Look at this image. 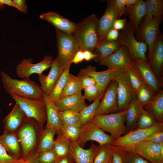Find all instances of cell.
I'll list each match as a JSON object with an SVG mask.
<instances>
[{"label":"cell","mask_w":163,"mask_h":163,"mask_svg":"<svg viewBox=\"0 0 163 163\" xmlns=\"http://www.w3.org/2000/svg\"><path fill=\"white\" fill-rule=\"evenodd\" d=\"M0 75L3 88L10 95L31 99L43 98V92L40 86L29 78L21 80L13 78L3 71L0 72Z\"/></svg>","instance_id":"1"},{"label":"cell","mask_w":163,"mask_h":163,"mask_svg":"<svg viewBox=\"0 0 163 163\" xmlns=\"http://www.w3.org/2000/svg\"><path fill=\"white\" fill-rule=\"evenodd\" d=\"M98 19L92 14L77 24V27L73 34L82 51L93 52L99 41L98 30Z\"/></svg>","instance_id":"2"},{"label":"cell","mask_w":163,"mask_h":163,"mask_svg":"<svg viewBox=\"0 0 163 163\" xmlns=\"http://www.w3.org/2000/svg\"><path fill=\"white\" fill-rule=\"evenodd\" d=\"M127 109L103 115H95L92 121L104 131L109 133L115 139L127 133L124 124Z\"/></svg>","instance_id":"3"},{"label":"cell","mask_w":163,"mask_h":163,"mask_svg":"<svg viewBox=\"0 0 163 163\" xmlns=\"http://www.w3.org/2000/svg\"><path fill=\"white\" fill-rule=\"evenodd\" d=\"M58 53L56 58L59 66L64 69L70 67L72 60L80 50L79 45L73 34L56 30Z\"/></svg>","instance_id":"4"},{"label":"cell","mask_w":163,"mask_h":163,"mask_svg":"<svg viewBox=\"0 0 163 163\" xmlns=\"http://www.w3.org/2000/svg\"><path fill=\"white\" fill-rule=\"evenodd\" d=\"M117 84V92L119 111L126 110L130 102L136 97V93L125 68H118L115 70L113 80Z\"/></svg>","instance_id":"5"},{"label":"cell","mask_w":163,"mask_h":163,"mask_svg":"<svg viewBox=\"0 0 163 163\" xmlns=\"http://www.w3.org/2000/svg\"><path fill=\"white\" fill-rule=\"evenodd\" d=\"M10 95L15 103L19 105L26 116L35 120L43 129L44 123L47 120L46 107L43 98L34 99L14 94Z\"/></svg>","instance_id":"6"},{"label":"cell","mask_w":163,"mask_h":163,"mask_svg":"<svg viewBox=\"0 0 163 163\" xmlns=\"http://www.w3.org/2000/svg\"><path fill=\"white\" fill-rule=\"evenodd\" d=\"M163 130V123L159 122L152 127L136 129L115 139L110 145L119 147L124 152H133L135 147L146 138L155 132Z\"/></svg>","instance_id":"7"},{"label":"cell","mask_w":163,"mask_h":163,"mask_svg":"<svg viewBox=\"0 0 163 163\" xmlns=\"http://www.w3.org/2000/svg\"><path fill=\"white\" fill-rule=\"evenodd\" d=\"M118 40L121 45L126 47L133 61L140 59L147 61L146 55L147 45L145 42L136 39L134 31L129 22H126L124 28L120 33Z\"/></svg>","instance_id":"8"},{"label":"cell","mask_w":163,"mask_h":163,"mask_svg":"<svg viewBox=\"0 0 163 163\" xmlns=\"http://www.w3.org/2000/svg\"><path fill=\"white\" fill-rule=\"evenodd\" d=\"M37 121L25 117L20 129L18 138L21 143L23 157L27 158L31 155L37 139V131L34 125Z\"/></svg>","instance_id":"9"},{"label":"cell","mask_w":163,"mask_h":163,"mask_svg":"<svg viewBox=\"0 0 163 163\" xmlns=\"http://www.w3.org/2000/svg\"><path fill=\"white\" fill-rule=\"evenodd\" d=\"M114 140L111 135L105 133L91 120L81 127L80 136L77 142L83 148L88 141H96L99 146H101L111 145Z\"/></svg>","instance_id":"10"},{"label":"cell","mask_w":163,"mask_h":163,"mask_svg":"<svg viewBox=\"0 0 163 163\" xmlns=\"http://www.w3.org/2000/svg\"><path fill=\"white\" fill-rule=\"evenodd\" d=\"M53 60L52 56L49 55L44 56L42 61L36 63H33L31 58L24 59L17 65L16 74L21 79L29 78L34 74L40 75L44 71L51 67Z\"/></svg>","instance_id":"11"},{"label":"cell","mask_w":163,"mask_h":163,"mask_svg":"<svg viewBox=\"0 0 163 163\" xmlns=\"http://www.w3.org/2000/svg\"><path fill=\"white\" fill-rule=\"evenodd\" d=\"M162 18V16H158L149 19H144L140 27L138 38L140 41L145 42L147 45L149 51L148 59L151 55L159 33V29Z\"/></svg>","instance_id":"12"},{"label":"cell","mask_w":163,"mask_h":163,"mask_svg":"<svg viewBox=\"0 0 163 163\" xmlns=\"http://www.w3.org/2000/svg\"><path fill=\"white\" fill-rule=\"evenodd\" d=\"M136 69L145 85L155 96L162 90V80L152 69L148 61L137 59L133 60Z\"/></svg>","instance_id":"13"},{"label":"cell","mask_w":163,"mask_h":163,"mask_svg":"<svg viewBox=\"0 0 163 163\" xmlns=\"http://www.w3.org/2000/svg\"><path fill=\"white\" fill-rule=\"evenodd\" d=\"M133 152L151 163H163V143L143 140L135 147Z\"/></svg>","instance_id":"14"},{"label":"cell","mask_w":163,"mask_h":163,"mask_svg":"<svg viewBox=\"0 0 163 163\" xmlns=\"http://www.w3.org/2000/svg\"><path fill=\"white\" fill-rule=\"evenodd\" d=\"M98 107L96 115H103L119 111L117 92V84L114 80L110 83Z\"/></svg>","instance_id":"15"},{"label":"cell","mask_w":163,"mask_h":163,"mask_svg":"<svg viewBox=\"0 0 163 163\" xmlns=\"http://www.w3.org/2000/svg\"><path fill=\"white\" fill-rule=\"evenodd\" d=\"M106 1L107 5L105 11L98 20L97 27L100 41L102 40L107 32L113 28L114 21L120 18L121 16L116 7L113 0Z\"/></svg>","instance_id":"16"},{"label":"cell","mask_w":163,"mask_h":163,"mask_svg":"<svg viewBox=\"0 0 163 163\" xmlns=\"http://www.w3.org/2000/svg\"><path fill=\"white\" fill-rule=\"evenodd\" d=\"M101 66H107L108 69L114 68H126L128 65L133 63L126 46L120 45L113 54L108 57L98 60Z\"/></svg>","instance_id":"17"},{"label":"cell","mask_w":163,"mask_h":163,"mask_svg":"<svg viewBox=\"0 0 163 163\" xmlns=\"http://www.w3.org/2000/svg\"><path fill=\"white\" fill-rule=\"evenodd\" d=\"M117 68L107 69L105 71L97 72L96 67L89 65L81 69L79 73L93 78L99 88L102 95L104 94L108 84L113 80V73Z\"/></svg>","instance_id":"18"},{"label":"cell","mask_w":163,"mask_h":163,"mask_svg":"<svg viewBox=\"0 0 163 163\" xmlns=\"http://www.w3.org/2000/svg\"><path fill=\"white\" fill-rule=\"evenodd\" d=\"M40 19L51 24L55 30L69 34H73L77 27V24L64 17L58 13L50 11L40 15Z\"/></svg>","instance_id":"19"},{"label":"cell","mask_w":163,"mask_h":163,"mask_svg":"<svg viewBox=\"0 0 163 163\" xmlns=\"http://www.w3.org/2000/svg\"><path fill=\"white\" fill-rule=\"evenodd\" d=\"M47 75L43 73L38 75V80L43 92L49 95L63 72L64 69L59 65L56 58L53 62Z\"/></svg>","instance_id":"20"},{"label":"cell","mask_w":163,"mask_h":163,"mask_svg":"<svg viewBox=\"0 0 163 163\" xmlns=\"http://www.w3.org/2000/svg\"><path fill=\"white\" fill-rule=\"evenodd\" d=\"M148 62L158 77L162 80L163 68V37L159 33Z\"/></svg>","instance_id":"21"},{"label":"cell","mask_w":163,"mask_h":163,"mask_svg":"<svg viewBox=\"0 0 163 163\" xmlns=\"http://www.w3.org/2000/svg\"><path fill=\"white\" fill-rule=\"evenodd\" d=\"M98 147L92 142L89 149H85L77 142H71L69 155L75 163H93Z\"/></svg>","instance_id":"22"},{"label":"cell","mask_w":163,"mask_h":163,"mask_svg":"<svg viewBox=\"0 0 163 163\" xmlns=\"http://www.w3.org/2000/svg\"><path fill=\"white\" fill-rule=\"evenodd\" d=\"M145 1L139 0L136 4L126 6V13L129 18V24L134 30L138 29L139 25L146 14Z\"/></svg>","instance_id":"23"},{"label":"cell","mask_w":163,"mask_h":163,"mask_svg":"<svg viewBox=\"0 0 163 163\" xmlns=\"http://www.w3.org/2000/svg\"><path fill=\"white\" fill-rule=\"evenodd\" d=\"M55 104L59 111L73 109L80 112L87 106L85 98L82 94L62 97Z\"/></svg>","instance_id":"24"},{"label":"cell","mask_w":163,"mask_h":163,"mask_svg":"<svg viewBox=\"0 0 163 163\" xmlns=\"http://www.w3.org/2000/svg\"><path fill=\"white\" fill-rule=\"evenodd\" d=\"M26 117L19 105L15 103L11 111L3 120L4 130L13 132L22 124Z\"/></svg>","instance_id":"25"},{"label":"cell","mask_w":163,"mask_h":163,"mask_svg":"<svg viewBox=\"0 0 163 163\" xmlns=\"http://www.w3.org/2000/svg\"><path fill=\"white\" fill-rule=\"evenodd\" d=\"M43 97L45 102L47 113V123L45 127L55 128L57 134L61 131L62 124L59 115V111L55 105L49 98L48 95L43 92Z\"/></svg>","instance_id":"26"},{"label":"cell","mask_w":163,"mask_h":163,"mask_svg":"<svg viewBox=\"0 0 163 163\" xmlns=\"http://www.w3.org/2000/svg\"><path fill=\"white\" fill-rule=\"evenodd\" d=\"M0 143L8 152L17 158L21 155L19 141L16 134L13 132L6 130L0 136Z\"/></svg>","instance_id":"27"},{"label":"cell","mask_w":163,"mask_h":163,"mask_svg":"<svg viewBox=\"0 0 163 163\" xmlns=\"http://www.w3.org/2000/svg\"><path fill=\"white\" fill-rule=\"evenodd\" d=\"M142 107L136 97L133 99L127 109L125 123L126 124L127 133L136 129Z\"/></svg>","instance_id":"28"},{"label":"cell","mask_w":163,"mask_h":163,"mask_svg":"<svg viewBox=\"0 0 163 163\" xmlns=\"http://www.w3.org/2000/svg\"><path fill=\"white\" fill-rule=\"evenodd\" d=\"M118 40L114 41H100L96 46L93 53L97 56L94 60L96 62L105 58L113 54L120 46Z\"/></svg>","instance_id":"29"},{"label":"cell","mask_w":163,"mask_h":163,"mask_svg":"<svg viewBox=\"0 0 163 163\" xmlns=\"http://www.w3.org/2000/svg\"><path fill=\"white\" fill-rule=\"evenodd\" d=\"M57 133L55 128L45 127L40 136L38 147L35 154L38 155L43 152L53 149L55 141L54 137Z\"/></svg>","instance_id":"30"},{"label":"cell","mask_w":163,"mask_h":163,"mask_svg":"<svg viewBox=\"0 0 163 163\" xmlns=\"http://www.w3.org/2000/svg\"><path fill=\"white\" fill-rule=\"evenodd\" d=\"M152 114L157 120L163 123V91L155 95L151 102L143 107Z\"/></svg>","instance_id":"31"},{"label":"cell","mask_w":163,"mask_h":163,"mask_svg":"<svg viewBox=\"0 0 163 163\" xmlns=\"http://www.w3.org/2000/svg\"><path fill=\"white\" fill-rule=\"evenodd\" d=\"M70 68L64 69L51 92L48 95L50 99L55 104L58 102L61 98L70 74Z\"/></svg>","instance_id":"32"},{"label":"cell","mask_w":163,"mask_h":163,"mask_svg":"<svg viewBox=\"0 0 163 163\" xmlns=\"http://www.w3.org/2000/svg\"><path fill=\"white\" fill-rule=\"evenodd\" d=\"M57 134V136L55 140L53 149L57 158L69 155L71 142L61 131Z\"/></svg>","instance_id":"33"},{"label":"cell","mask_w":163,"mask_h":163,"mask_svg":"<svg viewBox=\"0 0 163 163\" xmlns=\"http://www.w3.org/2000/svg\"><path fill=\"white\" fill-rule=\"evenodd\" d=\"M104 95L100 96L90 105L86 106L80 112L79 119L78 123L81 127L86 123L91 121L96 115L100 100Z\"/></svg>","instance_id":"34"},{"label":"cell","mask_w":163,"mask_h":163,"mask_svg":"<svg viewBox=\"0 0 163 163\" xmlns=\"http://www.w3.org/2000/svg\"><path fill=\"white\" fill-rule=\"evenodd\" d=\"M82 90L79 78L77 76L70 73L61 98L71 95L82 94Z\"/></svg>","instance_id":"35"},{"label":"cell","mask_w":163,"mask_h":163,"mask_svg":"<svg viewBox=\"0 0 163 163\" xmlns=\"http://www.w3.org/2000/svg\"><path fill=\"white\" fill-rule=\"evenodd\" d=\"M159 122L152 114L142 107L138 118L136 129L150 128L156 125Z\"/></svg>","instance_id":"36"},{"label":"cell","mask_w":163,"mask_h":163,"mask_svg":"<svg viewBox=\"0 0 163 163\" xmlns=\"http://www.w3.org/2000/svg\"><path fill=\"white\" fill-rule=\"evenodd\" d=\"M146 14L144 18L147 19L158 16H162L163 13V0H146Z\"/></svg>","instance_id":"37"},{"label":"cell","mask_w":163,"mask_h":163,"mask_svg":"<svg viewBox=\"0 0 163 163\" xmlns=\"http://www.w3.org/2000/svg\"><path fill=\"white\" fill-rule=\"evenodd\" d=\"M62 125H72L78 123L80 112L73 109H67L58 111Z\"/></svg>","instance_id":"38"},{"label":"cell","mask_w":163,"mask_h":163,"mask_svg":"<svg viewBox=\"0 0 163 163\" xmlns=\"http://www.w3.org/2000/svg\"><path fill=\"white\" fill-rule=\"evenodd\" d=\"M110 145L98 146L95 153L93 163H107L111 160Z\"/></svg>","instance_id":"39"},{"label":"cell","mask_w":163,"mask_h":163,"mask_svg":"<svg viewBox=\"0 0 163 163\" xmlns=\"http://www.w3.org/2000/svg\"><path fill=\"white\" fill-rule=\"evenodd\" d=\"M125 69L128 72L131 83L136 93L140 88L146 85L135 68L133 63L127 65Z\"/></svg>","instance_id":"40"},{"label":"cell","mask_w":163,"mask_h":163,"mask_svg":"<svg viewBox=\"0 0 163 163\" xmlns=\"http://www.w3.org/2000/svg\"><path fill=\"white\" fill-rule=\"evenodd\" d=\"M81 127L78 123L72 125H62L61 131L71 142H76L80 136Z\"/></svg>","instance_id":"41"},{"label":"cell","mask_w":163,"mask_h":163,"mask_svg":"<svg viewBox=\"0 0 163 163\" xmlns=\"http://www.w3.org/2000/svg\"><path fill=\"white\" fill-rule=\"evenodd\" d=\"M155 95L146 85L140 88L136 92V97L139 103L142 107L148 104Z\"/></svg>","instance_id":"42"},{"label":"cell","mask_w":163,"mask_h":163,"mask_svg":"<svg viewBox=\"0 0 163 163\" xmlns=\"http://www.w3.org/2000/svg\"><path fill=\"white\" fill-rule=\"evenodd\" d=\"M120 149L123 163H151L134 152H124Z\"/></svg>","instance_id":"43"},{"label":"cell","mask_w":163,"mask_h":163,"mask_svg":"<svg viewBox=\"0 0 163 163\" xmlns=\"http://www.w3.org/2000/svg\"><path fill=\"white\" fill-rule=\"evenodd\" d=\"M83 90V96L85 99L89 102L94 101L101 95L100 89L96 84L86 88Z\"/></svg>","instance_id":"44"},{"label":"cell","mask_w":163,"mask_h":163,"mask_svg":"<svg viewBox=\"0 0 163 163\" xmlns=\"http://www.w3.org/2000/svg\"><path fill=\"white\" fill-rule=\"evenodd\" d=\"M37 155V159L40 163H53L57 158L53 149Z\"/></svg>","instance_id":"45"},{"label":"cell","mask_w":163,"mask_h":163,"mask_svg":"<svg viewBox=\"0 0 163 163\" xmlns=\"http://www.w3.org/2000/svg\"><path fill=\"white\" fill-rule=\"evenodd\" d=\"M18 158L8 154L0 143V163H15Z\"/></svg>","instance_id":"46"},{"label":"cell","mask_w":163,"mask_h":163,"mask_svg":"<svg viewBox=\"0 0 163 163\" xmlns=\"http://www.w3.org/2000/svg\"><path fill=\"white\" fill-rule=\"evenodd\" d=\"M77 76L81 81L83 90L86 88L96 84L95 80L88 75L78 72Z\"/></svg>","instance_id":"47"},{"label":"cell","mask_w":163,"mask_h":163,"mask_svg":"<svg viewBox=\"0 0 163 163\" xmlns=\"http://www.w3.org/2000/svg\"><path fill=\"white\" fill-rule=\"evenodd\" d=\"M144 140L157 144L163 143V130L157 132L150 135Z\"/></svg>","instance_id":"48"},{"label":"cell","mask_w":163,"mask_h":163,"mask_svg":"<svg viewBox=\"0 0 163 163\" xmlns=\"http://www.w3.org/2000/svg\"><path fill=\"white\" fill-rule=\"evenodd\" d=\"M112 163H123L120 148L111 145Z\"/></svg>","instance_id":"49"},{"label":"cell","mask_w":163,"mask_h":163,"mask_svg":"<svg viewBox=\"0 0 163 163\" xmlns=\"http://www.w3.org/2000/svg\"><path fill=\"white\" fill-rule=\"evenodd\" d=\"M120 34V33L118 30L112 28L107 32L103 40L110 42L117 40L119 38Z\"/></svg>","instance_id":"50"},{"label":"cell","mask_w":163,"mask_h":163,"mask_svg":"<svg viewBox=\"0 0 163 163\" xmlns=\"http://www.w3.org/2000/svg\"><path fill=\"white\" fill-rule=\"evenodd\" d=\"M114 4L121 16L125 14L126 6L124 0H113Z\"/></svg>","instance_id":"51"},{"label":"cell","mask_w":163,"mask_h":163,"mask_svg":"<svg viewBox=\"0 0 163 163\" xmlns=\"http://www.w3.org/2000/svg\"><path fill=\"white\" fill-rule=\"evenodd\" d=\"M126 18H119L115 20L113 25V28L117 30H123L126 23Z\"/></svg>","instance_id":"52"},{"label":"cell","mask_w":163,"mask_h":163,"mask_svg":"<svg viewBox=\"0 0 163 163\" xmlns=\"http://www.w3.org/2000/svg\"><path fill=\"white\" fill-rule=\"evenodd\" d=\"M17 5L18 10L25 14L27 13L28 6L25 0H13Z\"/></svg>","instance_id":"53"},{"label":"cell","mask_w":163,"mask_h":163,"mask_svg":"<svg viewBox=\"0 0 163 163\" xmlns=\"http://www.w3.org/2000/svg\"><path fill=\"white\" fill-rule=\"evenodd\" d=\"M73 158L70 155L57 158L53 163H74Z\"/></svg>","instance_id":"54"},{"label":"cell","mask_w":163,"mask_h":163,"mask_svg":"<svg viewBox=\"0 0 163 163\" xmlns=\"http://www.w3.org/2000/svg\"><path fill=\"white\" fill-rule=\"evenodd\" d=\"M83 60H84V59L83 51L80 50L74 55L72 60L71 63L77 64L82 62Z\"/></svg>","instance_id":"55"},{"label":"cell","mask_w":163,"mask_h":163,"mask_svg":"<svg viewBox=\"0 0 163 163\" xmlns=\"http://www.w3.org/2000/svg\"><path fill=\"white\" fill-rule=\"evenodd\" d=\"M83 55L84 60L88 62L92 59H94L97 57V56L92 52L85 50L83 51Z\"/></svg>","instance_id":"56"},{"label":"cell","mask_w":163,"mask_h":163,"mask_svg":"<svg viewBox=\"0 0 163 163\" xmlns=\"http://www.w3.org/2000/svg\"><path fill=\"white\" fill-rule=\"evenodd\" d=\"M0 2L3 5L12 6L18 10V8L17 5L13 0H0Z\"/></svg>","instance_id":"57"},{"label":"cell","mask_w":163,"mask_h":163,"mask_svg":"<svg viewBox=\"0 0 163 163\" xmlns=\"http://www.w3.org/2000/svg\"><path fill=\"white\" fill-rule=\"evenodd\" d=\"M29 163H40L37 158V155L35 154H32L29 157Z\"/></svg>","instance_id":"58"},{"label":"cell","mask_w":163,"mask_h":163,"mask_svg":"<svg viewBox=\"0 0 163 163\" xmlns=\"http://www.w3.org/2000/svg\"><path fill=\"white\" fill-rule=\"evenodd\" d=\"M139 0H124L126 6L134 5L137 3Z\"/></svg>","instance_id":"59"},{"label":"cell","mask_w":163,"mask_h":163,"mask_svg":"<svg viewBox=\"0 0 163 163\" xmlns=\"http://www.w3.org/2000/svg\"><path fill=\"white\" fill-rule=\"evenodd\" d=\"M29 158L26 159L23 158H18L15 163H29Z\"/></svg>","instance_id":"60"},{"label":"cell","mask_w":163,"mask_h":163,"mask_svg":"<svg viewBox=\"0 0 163 163\" xmlns=\"http://www.w3.org/2000/svg\"><path fill=\"white\" fill-rule=\"evenodd\" d=\"M4 5L2 3L0 2V8H1V9H2L4 8Z\"/></svg>","instance_id":"61"},{"label":"cell","mask_w":163,"mask_h":163,"mask_svg":"<svg viewBox=\"0 0 163 163\" xmlns=\"http://www.w3.org/2000/svg\"><path fill=\"white\" fill-rule=\"evenodd\" d=\"M107 163H112V162H111V160L109 162H108Z\"/></svg>","instance_id":"62"},{"label":"cell","mask_w":163,"mask_h":163,"mask_svg":"<svg viewBox=\"0 0 163 163\" xmlns=\"http://www.w3.org/2000/svg\"><path fill=\"white\" fill-rule=\"evenodd\" d=\"M0 111H1V109H0Z\"/></svg>","instance_id":"63"}]
</instances>
